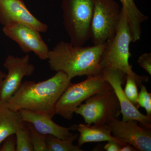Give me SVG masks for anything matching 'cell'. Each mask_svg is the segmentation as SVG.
Returning a JSON list of instances; mask_svg holds the SVG:
<instances>
[{
    "label": "cell",
    "instance_id": "obj_1",
    "mask_svg": "<svg viewBox=\"0 0 151 151\" xmlns=\"http://www.w3.org/2000/svg\"><path fill=\"white\" fill-rule=\"evenodd\" d=\"M71 81L65 73L58 71L45 81H25L5 103L14 111L27 110L52 118L57 103Z\"/></svg>",
    "mask_w": 151,
    "mask_h": 151
},
{
    "label": "cell",
    "instance_id": "obj_2",
    "mask_svg": "<svg viewBox=\"0 0 151 151\" xmlns=\"http://www.w3.org/2000/svg\"><path fill=\"white\" fill-rule=\"evenodd\" d=\"M107 42L92 46H76L61 41L48 54L50 68L55 72L61 71L70 80L76 76L87 77L102 72L101 57Z\"/></svg>",
    "mask_w": 151,
    "mask_h": 151
},
{
    "label": "cell",
    "instance_id": "obj_3",
    "mask_svg": "<svg viewBox=\"0 0 151 151\" xmlns=\"http://www.w3.org/2000/svg\"><path fill=\"white\" fill-rule=\"evenodd\" d=\"M132 37L127 14L122 9L121 18L116 34L113 39L107 42L103 52L100 65L102 69L112 68L120 70L126 75L134 78L138 86H140L144 82H147L148 77L136 74L132 69L129 60L131 54L130 45Z\"/></svg>",
    "mask_w": 151,
    "mask_h": 151
},
{
    "label": "cell",
    "instance_id": "obj_4",
    "mask_svg": "<svg viewBox=\"0 0 151 151\" xmlns=\"http://www.w3.org/2000/svg\"><path fill=\"white\" fill-rule=\"evenodd\" d=\"M94 0H62L63 24L76 46L84 45L91 35Z\"/></svg>",
    "mask_w": 151,
    "mask_h": 151
},
{
    "label": "cell",
    "instance_id": "obj_5",
    "mask_svg": "<svg viewBox=\"0 0 151 151\" xmlns=\"http://www.w3.org/2000/svg\"><path fill=\"white\" fill-rule=\"evenodd\" d=\"M112 88L102 73L88 76L79 83H71L61 95L55 107V115L70 120L76 108L94 94Z\"/></svg>",
    "mask_w": 151,
    "mask_h": 151
},
{
    "label": "cell",
    "instance_id": "obj_6",
    "mask_svg": "<svg viewBox=\"0 0 151 151\" xmlns=\"http://www.w3.org/2000/svg\"><path fill=\"white\" fill-rule=\"evenodd\" d=\"M74 113L82 116L88 125H107L119 119L121 114L119 101L112 88L89 97L76 108Z\"/></svg>",
    "mask_w": 151,
    "mask_h": 151
},
{
    "label": "cell",
    "instance_id": "obj_7",
    "mask_svg": "<svg viewBox=\"0 0 151 151\" xmlns=\"http://www.w3.org/2000/svg\"><path fill=\"white\" fill-rule=\"evenodd\" d=\"M122 7L115 0H94L90 39L94 45L106 43L116 34Z\"/></svg>",
    "mask_w": 151,
    "mask_h": 151
},
{
    "label": "cell",
    "instance_id": "obj_8",
    "mask_svg": "<svg viewBox=\"0 0 151 151\" xmlns=\"http://www.w3.org/2000/svg\"><path fill=\"white\" fill-rule=\"evenodd\" d=\"M4 65L8 73L0 89V102L5 103L19 89L23 78L33 74L35 66L30 62V57L28 55L22 57L9 55Z\"/></svg>",
    "mask_w": 151,
    "mask_h": 151
},
{
    "label": "cell",
    "instance_id": "obj_9",
    "mask_svg": "<svg viewBox=\"0 0 151 151\" xmlns=\"http://www.w3.org/2000/svg\"><path fill=\"white\" fill-rule=\"evenodd\" d=\"M101 73L116 94L122 115V121L134 120L139 123L142 127L151 129V119L141 113L124 93L122 85L126 81L127 75L120 70L109 68H103Z\"/></svg>",
    "mask_w": 151,
    "mask_h": 151
},
{
    "label": "cell",
    "instance_id": "obj_10",
    "mask_svg": "<svg viewBox=\"0 0 151 151\" xmlns=\"http://www.w3.org/2000/svg\"><path fill=\"white\" fill-rule=\"evenodd\" d=\"M134 120L114 119L107 125L113 137L134 147L137 151H151V129L139 126Z\"/></svg>",
    "mask_w": 151,
    "mask_h": 151
},
{
    "label": "cell",
    "instance_id": "obj_11",
    "mask_svg": "<svg viewBox=\"0 0 151 151\" xmlns=\"http://www.w3.org/2000/svg\"><path fill=\"white\" fill-rule=\"evenodd\" d=\"M3 31L17 42L23 52H33L42 60L48 58V46L37 30L26 25L13 24L4 26Z\"/></svg>",
    "mask_w": 151,
    "mask_h": 151
},
{
    "label": "cell",
    "instance_id": "obj_12",
    "mask_svg": "<svg viewBox=\"0 0 151 151\" xmlns=\"http://www.w3.org/2000/svg\"><path fill=\"white\" fill-rule=\"evenodd\" d=\"M0 22L4 26L26 25L40 32H45L48 29L47 25L33 16L22 0H0Z\"/></svg>",
    "mask_w": 151,
    "mask_h": 151
},
{
    "label": "cell",
    "instance_id": "obj_13",
    "mask_svg": "<svg viewBox=\"0 0 151 151\" xmlns=\"http://www.w3.org/2000/svg\"><path fill=\"white\" fill-rule=\"evenodd\" d=\"M18 111L24 122L32 124L38 132L43 134L52 135L65 139L74 134L70 131L76 130L77 125L70 127H62L55 123L50 116L45 114L25 110Z\"/></svg>",
    "mask_w": 151,
    "mask_h": 151
},
{
    "label": "cell",
    "instance_id": "obj_14",
    "mask_svg": "<svg viewBox=\"0 0 151 151\" xmlns=\"http://www.w3.org/2000/svg\"><path fill=\"white\" fill-rule=\"evenodd\" d=\"M76 130L79 133L77 145L79 147L85 143L105 141H115L122 147L126 144L113 137L107 125L80 124L77 125Z\"/></svg>",
    "mask_w": 151,
    "mask_h": 151
},
{
    "label": "cell",
    "instance_id": "obj_15",
    "mask_svg": "<svg viewBox=\"0 0 151 151\" xmlns=\"http://www.w3.org/2000/svg\"><path fill=\"white\" fill-rule=\"evenodd\" d=\"M25 123L19 111L12 110L6 103L0 102V144L7 137L14 134Z\"/></svg>",
    "mask_w": 151,
    "mask_h": 151
},
{
    "label": "cell",
    "instance_id": "obj_16",
    "mask_svg": "<svg viewBox=\"0 0 151 151\" xmlns=\"http://www.w3.org/2000/svg\"><path fill=\"white\" fill-rule=\"evenodd\" d=\"M122 9L127 14L132 37V42L140 39L142 35L141 24L149 17L138 8L134 0H120Z\"/></svg>",
    "mask_w": 151,
    "mask_h": 151
},
{
    "label": "cell",
    "instance_id": "obj_17",
    "mask_svg": "<svg viewBox=\"0 0 151 151\" xmlns=\"http://www.w3.org/2000/svg\"><path fill=\"white\" fill-rule=\"evenodd\" d=\"M78 134L70 137L62 139L52 135L47 136L46 142L47 151H82L80 147L73 145L78 137Z\"/></svg>",
    "mask_w": 151,
    "mask_h": 151
},
{
    "label": "cell",
    "instance_id": "obj_18",
    "mask_svg": "<svg viewBox=\"0 0 151 151\" xmlns=\"http://www.w3.org/2000/svg\"><path fill=\"white\" fill-rule=\"evenodd\" d=\"M15 135L16 141V151H33L27 123L25 122L19 128Z\"/></svg>",
    "mask_w": 151,
    "mask_h": 151
},
{
    "label": "cell",
    "instance_id": "obj_19",
    "mask_svg": "<svg viewBox=\"0 0 151 151\" xmlns=\"http://www.w3.org/2000/svg\"><path fill=\"white\" fill-rule=\"evenodd\" d=\"M27 123L29 130L33 151H47L46 142L47 135L41 134L35 129L32 124Z\"/></svg>",
    "mask_w": 151,
    "mask_h": 151
},
{
    "label": "cell",
    "instance_id": "obj_20",
    "mask_svg": "<svg viewBox=\"0 0 151 151\" xmlns=\"http://www.w3.org/2000/svg\"><path fill=\"white\" fill-rule=\"evenodd\" d=\"M126 81L124 93L130 102L138 109L139 106L137 102L139 93L137 82L134 78L128 75L126 76Z\"/></svg>",
    "mask_w": 151,
    "mask_h": 151
},
{
    "label": "cell",
    "instance_id": "obj_21",
    "mask_svg": "<svg viewBox=\"0 0 151 151\" xmlns=\"http://www.w3.org/2000/svg\"><path fill=\"white\" fill-rule=\"evenodd\" d=\"M140 91L138 94L137 102L139 107L145 108L147 112V116L151 119V94L147 90V88L142 84Z\"/></svg>",
    "mask_w": 151,
    "mask_h": 151
},
{
    "label": "cell",
    "instance_id": "obj_22",
    "mask_svg": "<svg viewBox=\"0 0 151 151\" xmlns=\"http://www.w3.org/2000/svg\"><path fill=\"white\" fill-rule=\"evenodd\" d=\"M138 63L146 72L151 75V53H143L138 60Z\"/></svg>",
    "mask_w": 151,
    "mask_h": 151
},
{
    "label": "cell",
    "instance_id": "obj_23",
    "mask_svg": "<svg viewBox=\"0 0 151 151\" xmlns=\"http://www.w3.org/2000/svg\"><path fill=\"white\" fill-rule=\"evenodd\" d=\"M3 142V145L0 151H16V141L15 134L7 137Z\"/></svg>",
    "mask_w": 151,
    "mask_h": 151
},
{
    "label": "cell",
    "instance_id": "obj_24",
    "mask_svg": "<svg viewBox=\"0 0 151 151\" xmlns=\"http://www.w3.org/2000/svg\"><path fill=\"white\" fill-rule=\"evenodd\" d=\"M121 146L115 141H108L104 146V149L107 151H120Z\"/></svg>",
    "mask_w": 151,
    "mask_h": 151
},
{
    "label": "cell",
    "instance_id": "obj_25",
    "mask_svg": "<svg viewBox=\"0 0 151 151\" xmlns=\"http://www.w3.org/2000/svg\"><path fill=\"white\" fill-rule=\"evenodd\" d=\"M137 149L134 147L129 144H126L124 145L121 147L120 151H136Z\"/></svg>",
    "mask_w": 151,
    "mask_h": 151
},
{
    "label": "cell",
    "instance_id": "obj_26",
    "mask_svg": "<svg viewBox=\"0 0 151 151\" xmlns=\"http://www.w3.org/2000/svg\"><path fill=\"white\" fill-rule=\"evenodd\" d=\"M6 73H4L2 71L0 70V89H1V86L3 80H4V78L6 77Z\"/></svg>",
    "mask_w": 151,
    "mask_h": 151
}]
</instances>
